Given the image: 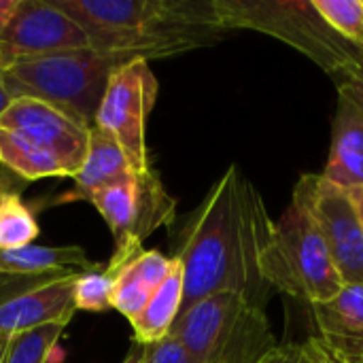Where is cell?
<instances>
[{
    "label": "cell",
    "instance_id": "1",
    "mask_svg": "<svg viewBox=\"0 0 363 363\" xmlns=\"http://www.w3.org/2000/svg\"><path fill=\"white\" fill-rule=\"evenodd\" d=\"M274 221L253 183L232 164L208 189L174 234V253L183 268V311L232 291L266 308L272 294L262 274Z\"/></svg>",
    "mask_w": 363,
    "mask_h": 363
},
{
    "label": "cell",
    "instance_id": "2",
    "mask_svg": "<svg viewBox=\"0 0 363 363\" xmlns=\"http://www.w3.org/2000/svg\"><path fill=\"white\" fill-rule=\"evenodd\" d=\"M87 34L89 47L117 64L211 47L230 32L213 0H53Z\"/></svg>",
    "mask_w": 363,
    "mask_h": 363
},
{
    "label": "cell",
    "instance_id": "3",
    "mask_svg": "<svg viewBox=\"0 0 363 363\" xmlns=\"http://www.w3.org/2000/svg\"><path fill=\"white\" fill-rule=\"evenodd\" d=\"M89 128L47 102L15 98L0 113V164L26 183L74 179L87 153Z\"/></svg>",
    "mask_w": 363,
    "mask_h": 363
},
{
    "label": "cell",
    "instance_id": "4",
    "mask_svg": "<svg viewBox=\"0 0 363 363\" xmlns=\"http://www.w3.org/2000/svg\"><path fill=\"white\" fill-rule=\"evenodd\" d=\"M170 336L196 363H264L279 349L266 308L232 291L181 311Z\"/></svg>",
    "mask_w": 363,
    "mask_h": 363
},
{
    "label": "cell",
    "instance_id": "5",
    "mask_svg": "<svg viewBox=\"0 0 363 363\" xmlns=\"http://www.w3.org/2000/svg\"><path fill=\"white\" fill-rule=\"evenodd\" d=\"M115 66L113 57L87 47L21 60L0 72L11 100L34 98L91 125Z\"/></svg>",
    "mask_w": 363,
    "mask_h": 363
},
{
    "label": "cell",
    "instance_id": "6",
    "mask_svg": "<svg viewBox=\"0 0 363 363\" xmlns=\"http://www.w3.org/2000/svg\"><path fill=\"white\" fill-rule=\"evenodd\" d=\"M213 6L223 30H255L274 36L332 77L349 68L362 51L325 23L313 0H213Z\"/></svg>",
    "mask_w": 363,
    "mask_h": 363
},
{
    "label": "cell",
    "instance_id": "7",
    "mask_svg": "<svg viewBox=\"0 0 363 363\" xmlns=\"http://www.w3.org/2000/svg\"><path fill=\"white\" fill-rule=\"evenodd\" d=\"M262 274L272 291L287 294L308 306L334 298L345 287L321 234L294 202L274 223Z\"/></svg>",
    "mask_w": 363,
    "mask_h": 363
},
{
    "label": "cell",
    "instance_id": "8",
    "mask_svg": "<svg viewBox=\"0 0 363 363\" xmlns=\"http://www.w3.org/2000/svg\"><path fill=\"white\" fill-rule=\"evenodd\" d=\"M89 204L96 206L113 234V255L106 264L113 272L132 262L155 230L177 221V200L166 191L153 166L113 183Z\"/></svg>",
    "mask_w": 363,
    "mask_h": 363
},
{
    "label": "cell",
    "instance_id": "9",
    "mask_svg": "<svg viewBox=\"0 0 363 363\" xmlns=\"http://www.w3.org/2000/svg\"><path fill=\"white\" fill-rule=\"evenodd\" d=\"M160 83L147 60H130L115 66L98 104L94 123L125 151L132 168H151L147 147V121L157 102Z\"/></svg>",
    "mask_w": 363,
    "mask_h": 363
},
{
    "label": "cell",
    "instance_id": "10",
    "mask_svg": "<svg viewBox=\"0 0 363 363\" xmlns=\"http://www.w3.org/2000/svg\"><path fill=\"white\" fill-rule=\"evenodd\" d=\"M291 202L315 223L342 283L363 285V221L351 191L323 174H304Z\"/></svg>",
    "mask_w": 363,
    "mask_h": 363
},
{
    "label": "cell",
    "instance_id": "11",
    "mask_svg": "<svg viewBox=\"0 0 363 363\" xmlns=\"http://www.w3.org/2000/svg\"><path fill=\"white\" fill-rule=\"evenodd\" d=\"M87 47L83 28L53 0H19L0 36V70L21 60Z\"/></svg>",
    "mask_w": 363,
    "mask_h": 363
},
{
    "label": "cell",
    "instance_id": "12",
    "mask_svg": "<svg viewBox=\"0 0 363 363\" xmlns=\"http://www.w3.org/2000/svg\"><path fill=\"white\" fill-rule=\"evenodd\" d=\"M79 274L38 279L32 287L0 298V336H17L47 325H66L72 321L74 281Z\"/></svg>",
    "mask_w": 363,
    "mask_h": 363
},
{
    "label": "cell",
    "instance_id": "13",
    "mask_svg": "<svg viewBox=\"0 0 363 363\" xmlns=\"http://www.w3.org/2000/svg\"><path fill=\"white\" fill-rule=\"evenodd\" d=\"M321 174L345 189L363 185V102L345 87H338L330 157Z\"/></svg>",
    "mask_w": 363,
    "mask_h": 363
},
{
    "label": "cell",
    "instance_id": "14",
    "mask_svg": "<svg viewBox=\"0 0 363 363\" xmlns=\"http://www.w3.org/2000/svg\"><path fill=\"white\" fill-rule=\"evenodd\" d=\"M317 338L347 362L363 355V285H345L334 298L311 304Z\"/></svg>",
    "mask_w": 363,
    "mask_h": 363
},
{
    "label": "cell",
    "instance_id": "15",
    "mask_svg": "<svg viewBox=\"0 0 363 363\" xmlns=\"http://www.w3.org/2000/svg\"><path fill=\"white\" fill-rule=\"evenodd\" d=\"M136 172L125 155V151L117 145L113 136L98 130L96 125L89 128V145L83 160L81 170L74 177V185L70 191H64L53 200V204H68V202H91L96 194L111 187L113 183L130 177Z\"/></svg>",
    "mask_w": 363,
    "mask_h": 363
},
{
    "label": "cell",
    "instance_id": "16",
    "mask_svg": "<svg viewBox=\"0 0 363 363\" xmlns=\"http://www.w3.org/2000/svg\"><path fill=\"white\" fill-rule=\"evenodd\" d=\"M89 259L87 251L68 247H40L28 245L13 251H0V279H53L83 274L100 268Z\"/></svg>",
    "mask_w": 363,
    "mask_h": 363
},
{
    "label": "cell",
    "instance_id": "17",
    "mask_svg": "<svg viewBox=\"0 0 363 363\" xmlns=\"http://www.w3.org/2000/svg\"><path fill=\"white\" fill-rule=\"evenodd\" d=\"M172 266V255H164L155 249H143L132 262L117 270L111 294V308L132 323L143 313L155 289L166 281Z\"/></svg>",
    "mask_w": 363,
    "mask_h": 363
},
{
    "label": "cell",
    "instance_id": "18",
    "mask_svg": "<svg viewBox=\"0 0 363 363\" xmlns=\"http://www.w3.org/2000/svg\"><path fill=\"white\" fill-rule=\"evenodd\" d=\"M183 311V268L179 259L166 281L155 289L143 313L130 323L134 330V342L138 345H153L170 336L172 325L177 323Z\"/></svg>",
    "mask_w": 363,
    "mask_h": 363
},
{
    "label": "cell",
    "instance_id": "19",
    "mask_svg": "<svg viewBox=\"0 0 363 363\" xmlns=\"http://www.w3.org/2000/svg\"><path fill=\"white\" fill-rule=\"evenodd\" d=\"M40 228L34 211L21 200V196H13L4 200L0 206V251H13L28 245H34Z\"/></svg>",
    "mask_w": 363,
    "mask_h": 363
},
{
    "label": "cell",
    "instance_id": "20",
    "mask_svg": "<svg viewBox=\"0 0 363 363\" xmlns=\"http://www.w3.org/2000/svg\"><path fill=\"white\" fill-rule=\"evenodd\" d=\"M66 325H47L11 336L4 363H49Z\"/></svg>",
    "mask_w": 363,
    "mask_h": 363
},
{
    "label": "cell",
    "instance_id": "21",
    "mask_svg": "<svg viewBox=\"0 0 363 363\" xmlns=\"http://www.w3.org/2000/svg\"><path fill=\"white\" fill-rule=\"evenodd\" d=\"M313 6L338 36L363 49V0H313Z\"/></svg>",
    "mask_w": 363,
    "mask_h": 363
},
{
    "label": "cell",
    "instance_id": "22",
    "mask_svg": "<svg viewBox=\"0 0 363 363\" xmlns=\"http://www.w3.org/2000/svg\"><path fill=\"white\" fill-rule=\"evenodd\" d=\"M115 274L106 264L91 270L83 272L74 281V308L85 311V313H106L111 308V294H113V283Z\"/></svg>",
    "mask_w": 363,
    "mask_h": 363
},
{
    "label": "cell",
    "instance_id": "23",
    "mask_svg": "<svg viewBox=\"0 0 363 363\" xmlns=\"http://www.w3.org/2000/svg\"><path fill=\"white\" fill-rule=\"evenodd\" d=\"M143 363H196L187 349L172 336L160 342L143 345Z\"/></svg>",
    "mask_w": 363,
    "mask_h": 363
},
{
    "label": "cell",
    "instance_id": "24",
    "mask_svg": "<svg viewBox=\"0 0 363 363\" xmlns=\"http://www.w3.org/2000/svg\"><path fill=\"white\" fill-rule=\"evenodd\" d=\"M264 363H315L313 362V353L308 349L306 342L298 345V342H287V345H279V349L266 359Z\"/></svg>",
    "mask_w": 363,
    "mask_h": 363
},
{
    "label": "cell",
    "instance_id": "25",
    "mask_svg": "<svg viewBox=\"0 0 363 363\" xmlns=\"http://www.w3.org/2000/svg\"><path fill=\"white\" fill-rule=\"evenodd\" d=\"M334 79H336V85L338 87L349 89L353 96H357L363 102V49L359 51L357 60L349 68H345L340 74H336Z\"/></svg>",
    "mask_w": 363,
    "mask_h": 363
},
{
    "label": "cell",
    "instance_id": "26",
    "mask_svg": "<svg viewBox=\"0 0 363 363\" xmlns=\"http://www.w3.org/2000/svg\"><path fill=\"white\" fill-rule=\"evenodd\" d=\"M26 185L28 183L21 177H17L13 170H9L6 166L0 164V206L4 204V200H9L13 196H21Z\"/></svg>",
    "mask_w": 363,
    "mask_h": 363
},
{
    "label": "cell",
    "instance_id": "27",
    "mask_svg": "<svg viewBox=\"0 0 363 363\" xmlns=\"http://www.w3.org/2000/svg\"><path fill=\"white\" fill-rule=\"evenodd\" d=\"M306 345H308V349L313 353V362L315 363H349L345 357H340L338 353H334L330 347H325L317 336L308 338Z\"/></svg>",
    "mask_w": 363,
    "mask_h": 363
},
{
    "label": "cell",
    "instance_id": "28",
    "mask_svg": "<svg viewBox=\"0 0 363 363\" xmlns=\"http://www.w3.org/2000/svg\"><path fill=\"white\" fill-rule=\"evenodd\" d=\"M17 4H19V0H0V36H2V32H4V28H6V23H9V19L13 17Z\"/></svg>",
    "mask_w": 363,
    "mask_h": 363
},
{
    "label": "cell",
    "instance_id": "29",
    "mask_svg": "<svg viewBox=\"0 0 363 363\" xmlns=\"http://www.w3.org/2000/svg\"><path fill=\"white\" fill-rule=\"evenodd\" d=\"M121 363H143V345L132 342V347H130L128 355L123 357V362Z\"/></svg>",
    "mask_w": 363,
    "mask_h": 363
},
{
    "label": "cell",
    "instance_id": "30",
    "mask_svg": "<svg viewBox=\"0 0 363 363\" xmlns=\"http://www.w3.org/2000/svg\"><path fill=\"white\" fill-rule=\"evenodd\" d=\"M11 104V96H9V91H6V87H4V81H2V72H0V113L6 108Z\"/></svg>",
    "mask_w": 363,
    "mask_h": 363
},
{
    "label": "cell",
    "instance_id": "31",
    "mask_svg": "<svg viewBox=\"0 0 363 363\" xmlns=\"http://www.w3.org/2000/svg\"><path fill=\"white\" fill-rule=\"evenodd\" d=\"M349 191H351V196H353V200H355V204H357V211H359L363 221V185L362 187H355V189H349Z\"/></svg>",
    "mask_w": 363,
    "mask_h": 363
},
{
    "label": "cell",
    "instance_id": "32",
    "mask_svg": "<svg viewBox=\"0 0 363 363\" xmlns=\"http://www.w3.org/2000/svg\"><path fill=\"white\" fill-rule=\"evenodd\" d=\"M349 363H363V355H362V357H357L355 362H349Z\"/></svg>",
    "mask_w": 363,
    "mask_h": 363
},
{
    "label": "cell",
    "instance_id": "33",
    "mask_svg": "<svg viewBox=\"0 0 363 363\" xmlns=\"http://www.w3.org/2000/svg\"><path fill=\"white\" fill-rule=\"evenodd\" d=\"M0 283H2V279H0Z\"/></svg>",
    "mask_w": 363,
    "mask_h": 363
}]
</instances>
